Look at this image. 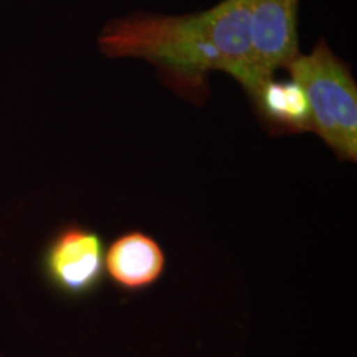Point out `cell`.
Instances as JSON below:
<instances>
[{
  "label": "cell",
  "mask_w": 357,
  "mask_h": 357,
  "mask_svg": "<svg viewBox=\"0 0 357 357\" xmlns=\"http://www.w3.org/2000/svg\"><path fill=\"white\" fill-rule=\"evenodd\" d=\"M258 118L271 134H300L311 131L310 108L300 84L293 79L260 84L248 96Z\"/></svg>",
  "instance_id": "cell-6"
},
{
  "label": "cell",
  "mask_w": 357,
  "mask_h": 357,
  "mask_svg": "<svg viewBox=\"0 0 357 357\" xmlns=\"http://www.w3.org/2000/svg\"><path fill=\"white\" fill-rule=\"evenodd\" d=\"M298 7L300 0H252V60L260 83L300 55Z\"/></svg>",
  "instance_id": "cell-4"
},
{
  "label": "cell",
  "mask_w": 357,
  "mask_h": 357,
  "mask_svg": "<svg viewBox=\"0 0 357 357\" xmlns=\"http://www.w3.org/2000/svg\"><path fill=\"white\" fill-rule=\"evenodd\" d=\"M310 108L311 132L339 160H357V83L351 68L321 38L311 53H300L287 68Z\"/></svg>",
  "instance_id": "cell-2"
},
{
  "label": "cell",
  "mask_w": 357,
  "mask_h": 357,
  "mask_svg": "<svg viewBox=\"0 0 357 357\" xmlns=\"http://www.w3.org/2000/svg\"><path fill=\"white\" fill-rule=\"evenodd\" d=\"M0 357H2V356H0Z\"/></svg>",
  "instance_id": "cell-7"
},
{
  "label": "cell",
  "mask_w": 357,
  "mask_h": 357,
  "mask_svg": "<svg viewBox=\"0 0 357 357\" xmlns=\"http://www.w3.org/2000/svg\"><path fill=\"white\" fill-rule=\"evenodd\" d=\"M166 268V250L153 235L142 230L118 235L105 252V275L128 293L153 288Z\"/></svg>",
  "instance_id": "cell-5"
},
{
  "label": "cell",
  "mask_w": 357,
  "mask_h": 357,
  "mask_svg": "<svg viewBox=\"0 0 357 357\" xmlns=\"http://www.w3.org/2000/svg\"><path fill=\"white\" fill-rule=\"evenodd\" d=\"M105 252L102 236L96 230L70 223L53 236L45 250V275L66 296H88L105 280Z\"/></svg>",
  "instance_id": "cell-3"
},
{
  "label": "cell",
  "mask_w": 357,
  "mask_h": 357,
  "mask_svg": "<svg viewBox=\"0 0 357 357\" xmlns=\"http://www.w3.org/2000/svg\"><path fill=\"white\" fill-rule=\"evenodd\" d=\"M252 0H220L207 10L169 15L132 12L98 35L101 55L153 65L164 83L189 100H204L212 73H225L250 96L260 86L252 60Z\"/></svg>",
  "instance_id": "cell-1"
}]
</instances>
